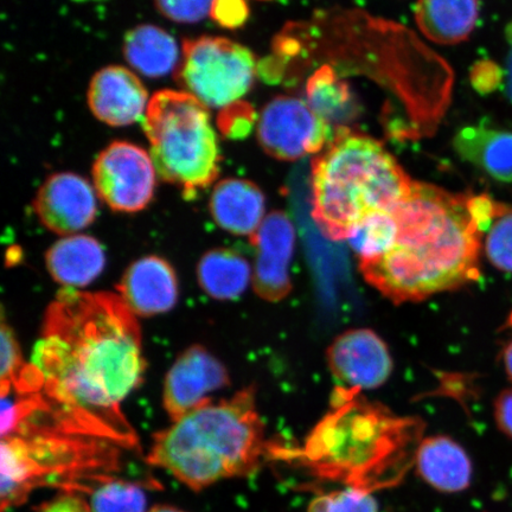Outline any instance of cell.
I'll list each match as a JSON object with an SVG mask.
<instances>
[{"instance_id":"obj_1","label":"cell","mask_w":512,"mask_h":512,"mask_svg":"<svg viewBox=\"0 0 512 512\" xmlns=\"http://www.w3.org/2000/svg\"><path fill=\"white\" fill-rule=\"evenodd\" d=\"M44 411L73 433L133 444L123 402L144 380L137 316L119 294L63 288L48 307L32 354Z\"/></svg>"},{"instance_id":"obj_2","label":"cell","mask_w":512,"mask_h":512,"mask_svg":"<svg viewBox=\"0 0 512 512\" xmlns=\"http://www.w3.org/2000/svg\"><path fill=\"white\" fill-rule=\"evenodd\" d=\"M392 213L399 228L394 246L379 259L360 262L363 277L384 297L395 304L421 302L479 279L484 233L470 213L469 196L414 182Z\"/></svg>"},{"instance_id":"obj_3","label":"cell","mask_w":512,"mask_h":512,"mask_svg":"<svg viewBox=\"0 0 512 512\" xmlns=\"http://www.w3.org/2000/svg\"><path fill=\"white\" fill-rule=\"evenodd\" d=\"M424 422L399 416L355 390L338 387L332 409L302 448H287L313 476L374 494L400 484L412 469Z\"/></svg>"},{"instance_id":"obj_4","label":"cell","mask_w":512,"mask_h":512,"mask_svg":"<svg viewBox=\"0 0 512 512\" xmlns=\"http://www.w3.org/2000/svg\"><path fill=\"white\" fill-rule=\"evenodd\" d=\"M280 450L266 439L251 387L172 422L153 438L147 462L201 491L224 479L253 475L266 460L279 459Z\"/></svg>"},{"instance_id":"obj_5","label":"cell","mask_w":512,"mask_h":512,"mask_svg":"<svg viewBox=\"0 0 512 512\" xmlns=\"http://www.w3.org/2000/svg\"><path fill=\"white\" fill-rule=\"evenodd\" d=\"M413 184L379 140L336 126L311 164L313 220L326 238L348 240L358 221L398 207Z\"/></svg>"},{"instance_id":"obj_6","label":"cell","mask_w":512,"mask_h":512,"mask_svg":"<svg viewBox=\"0 0 512 512\" xmlns=\"http://www.w3.org/2000/svg\"><path fill=\"white\" fill-rule=\"evenodd\" d=\"M157 175L192 200L220 175L221 150L209 108L184 91L153 94L143 120Z\"/></svg>"},{"instance_id":"obj_7","label":"cell","mask_w":512,"mask_h":512,"mask_svg":"<svg viewBox=\"0 0 512 512\" xmlns=\"http://www.w3.org/2000/svg\"><path fill=\"white\" fill-rule=\"evenodd\" d=\"M258 62L251 50L229 38L201 36L183 42L175 79L208 108L240 101L254 85Z\"/></svg>"},{"instance_id":"obj_8","label":"cell","mask_w":512,"mask_h":512,"mask_svg":"<svg viewBox=\"0 0 512 512\" xmlns=\"http://www.w3.org/2000/svg\"><path fill=\"white\" fill-rule=\"evenodd\" d=\"M157 176L149 153L128 142L108 145L93 165L99 197L119 213H138L149 206L155 196Z\"/></svg>"},{"instance_id":"obj_9","label":"cell","mask_w":512,"mask_h":512,"mask_svg":"<svg viewBox=\"0 0 512 512\" xmlns=\"http://www.w3.org/2000/svg\"><path fill=\"white\" fill-rule=\"evenodd\" d=\"M331 137L330 125L293 96L281 95L268 102L258 120L260 146L268 156L285 162L319 153Z\"/></svg>"},{"instance_id":"obj_10","label":"cell","mask_w":512,"mask_h":512,"mask_svg":"<svg viewBox=\"0 0 512 512\" xmlns=\"http://www.w3.org/2000/svg\"><path fill=\"white\" fill-rule=\"evenodd\" d=\"M224 364L202 345H192L177 358L165 377L163 406L172 422L211 401L210 395L228 387Z\"/></svg>"},{"instance_id":"obj_11","label":"cell","mask_w":512,"mask_h":512,"mask_svg":"<svg viewBox=\"0 0 512 512\" xmlns=\"http://www.w3.org/2000/svg\"><path fill=\"white\" fill-rule=\"evenodd\" d=\"M328 363L339 387L360 393L381 387L393 371L386 343L368 329L351 330L337 337L328 350Z\"/></svg>"},{"instance_id":"obj_12","label":"cell","mask_w":512,"mask_h":512,"mask_svg":"<svg viewBox=\"0 0 512 512\" xmlns=\"http://www.w3.org/2000/svg\"><path fill=\"white\" fill-rule=\"evenodd\" d=\"M34 209L50 232L72 236L95 221L98 201L86 178L73 172H59L41 185L34 200Z\"/></svg>"},{"instance_id":"obj_13","label":"cell","mask_w":512,"mask_h":512,"mask_svg":"<svg viewBox=\"0 0 512 512\" xmlns=\"http://www.w3.org/2000/svg\"><path fill=\"white\" fill-rule=\"evenodd\" d=\"M296 232L290 217L273 211L252 236L256 251L254 291L267 302H280L292 290L290 264Z\"/></svg>"},{"instance_id":"obj_14","label":"cell","mask_w":512,"mask_h":512,"mask_svg":"<svg viewBox=\"0 0 512 512\" xmlns=\"http://www.w3.org/2000/svg\"><path fill=\"white\" fill-rule=\"evenodd\" d=\"M87 102L94 117L113 127L130 126L145 117L149 93L132 70L108 66L89 83Z\"/></svg>"},{"instance_id":"obj_15","label":"cell","mask_w":512,"mask_h":512,"mask_svg":"<svg viewBox=\"0 0 512 512\" xmlns=\"http://www.w3.org/2000/svg\"><path fill=\"white\" fill-rule=\"evenodd\" d=\"M117 290L128 309L140 317L171 311L179 294L174 267L156 255L134 261L125 271Z\"/></svg>"},{"instance_id":"obj_16","label":"cell","mask_w":512,"mask_h":512,"mask_svg":"<svg viewBox=\"0 0 512 512\" xmlns=\"http://www.w3.org/2000/svg\"><path fill=\"white\" fill-rule=\"evenodd\" d=\"M209 211L221 229L238 236H252L265 220L264 192L251 181L227 178L211 192Z\"/></svg>"},{"instance_id":"obj_17","label":"cell","mask_w":512,"mask_h":512,"mask_svg":"<svg viewBox=\"0 0 512 512\" xmlns=\"http://www.w3.org/2000/svg\"><path fill=\"white\" fill-rule=\"evenodd\" d=\"M414 466L425 483L444 494H458L470 488L471 458L462 445L445 435L422 439Z\"/></svg>"},{"instance_id":"obj_18","label":"cell","mask_w":512,"mask_h":512,"mask_svg":"<svg viewBox=\"0 0 512 512\" xmlns=\"http://www.w3.org/2000/svg\"><path fill=\"white\" fill-rule=\"evenodd\" d=\"M46 264L56 283L66 288H79L92 284L105 270L106 255L92 236L72 235L49 248Z\"/></svg>"},{"instance_id":"obj_19","label":"cell","mask_w":512,"mask_h":512,"mask_svg":"<svg viewBox=\"0 0 512 512\" xmlns=\"http://www.w3.org/2000/svg\"><path fill=\"white\" fill-rule=\"evenodd\" d=\"M453 145L465 162L476 165L498 182L512 184V132L484 125L464 127Z\"/></svg>"},{"instance_id":"obj_20","label":"cell","mask_w":512,"mask_h":512,"mask_svg":"<svg viewBox=\"0 0 512 512\" xmlns=\"http://www.w3.org/2000/svg\"><path fill=\"white\" fill-rule=\"evenodd\" d=\"M478 0H419L416 24L428 40L457 44L469 38L476 27Z\"/></svg>"},{"instance_id":"obj_21","label":"cell","mask_w":512,"mask_h":512,"mask_svg":"<svg viewBox=\"0 0 512 512\" xmlns=\"http://www.w3.org/2000/svg\"><path fill=\"white\" fill-rule=\"evenodd\" d=\"M125 60L147 78H163L177 69L181 54L174 37L152 24H142L124 38Z\"/></svg>"},{"instance_id":"obj_22","label":"cell","mask_w":512,"mask_h":512,"mask_svg":"<svg viewBox=\"0 0 512 512\" xmlns=\"http://www.w3.org/2000/svg\"><path fill=\"white\" fill-rule=\"evenodd\" d=\"M307 101L326 123L345 126L361 115V104L348 82L336 70L324 64L306 85Z\"/></svg>"},{"instance_id":"obj_23","label":"cell","mask_w":512,"mask_h":512,"mask_svg":"<svg viewBox=\"0 0 512 512\" xmlns=\"http://www.w3.org/2000/svg\"><path fill=\"white\" fill-rule=\"evenodd\" d=\"M197 279L207 296L216 300H234L247 290L252 270L239 253L228 248H215L198 262Z\"/></svg>"},{"instance_id":"obj_24","label":"cell","mask_w":512,"mask_h":512,"mask_svg":"<svg viewBox=\"0 0 512 512\" xmlns=\"http://www.w3.org/2000/svg\"><path fill=\"white\" fill-rule=\"evenodd\" d=\"M42 387L40 370L32 363H25L14 331L3 319L2 375H0L2 398L11 394L12 390H15L19 396L40 394Z\"/></svg>"},{"instance_id":"obj_25","label":"cell","mask_w":512,"mask_h":512,"mask_svg":"<svg viewBox=\"0 0 512 512\" xmlns=\"http://www.w3.org/2000/svg\"><path fill=\"white\" fill-rule=\"evenodd\" d=\"M398 230L392 211H376L355 224L348 241L361 262L373 261L394 246Z\"/></svg>"},{"instance_id":"obj_26","label":"cell","mask_w":512,"mask_h":512,"mask_svg":"<svg viewBox=\"0 0 512 512\" xmlns=\"http://www.w3.org/2000/svg\"><path fill=\"white\" fill-rule=\"evenodd\" d=\"M88 505L92 512H146V496L137 484L114 479L96 486Z\"/></svg>"},{"instance_id":"obj_27","label":"cell","mask_w":512,"mask_h":512,"mask_svg":"<svg viewBox=\"0 0 512 512\" xmlns=\"http://www.w3.org/2000/svg\"><path fill=\"white\" fill-rule=\"evenodd\" d=\"M484 251L492 266L512 273V210L502 206L498 216L486 230Z\"/></svg>"},{"instance_id":"obj_28","label":"cell","mask_w":512,"mask_h":512,"mask_svg":"<svg viewBox=\"0 0 512 512\" xmlns=\"http://www.w3.org/2000/svg\"><path fill=\"white\" fill-rule=\"evenodd\" d=\"M307 512H379V504L370 492L345 486L313 499Z\"/></svg>"},{"instance_id":"obj_29","label":"cell","mask_w":512,"mask_h":512,"mask_svg":"<svg viewBox=\"0 0 512 512\" xmlns=\"http://www.w3.org/2000/svg\"><path fill=\"white\" fill-rule=\"evenodd\" d=\"M258 115L254 107L245 101H236L223 107L217 125L224 137L229 139H245L253 131Z\"/></svg>"},{"instance_id":"obj_30","label":"cell","mask_w":512,"mask_h":512,"mask_svg":"<svg viewBox=\"0 0 512 512\" xmlns=\"http://www.w3.org/2000/svg\"><path fill=\"white\" fill-rule=\"evenodd\" d=\"M159 14L172 22L192 24L210 15L214 0H153Z\"/></svg>"},{"instance_id":"obj_31","label":"cell","mask_w":512,"mask_h":512,"mask_svg":"<svg viewBox=\"0 0 512 512\" xmlns=\"http://www.w3.org/2000/svg\"><path fill=\"white\" fill-rule=\"evenodd\" d=\"M209 16L224 29H239L247 22L249 6L247 0H214Z\"/></svg>"},{"instance_id":"obj_32","label":"cell","mask_w":512,"mask_h":512,"mask_svg":"<svg viewBox=\"0 0 512 512\" xmlns=\"http://www.w3.org/2000/svg\"><path fill=\"white\" fill-rule=\"evenodd\" d=\"M494 416L498 430L512 440V388L503 390L497 396Z\"/></svg>"},{"instance_id":"obj_33","label":"cell","mask_w":512,"mask_h":512,"mask_svg":"<svg viewBox=\"0 0 512 512\" xmlns=\"http://www.w3.org/2000/svg\"><path fill=\"white\" fill-rule=\"evenodd\" d=\"M471 79L477 91L488 93L497 85V68L490 62L478 63L472 70Z\"/></svg>"},{"instance_id":"obj_34","label":"cell","mask_w":512,"mask_h":512,"mask_svg":"<svg viewBox=\"0 0 512 512\" xmlns=\"http://www.w3.org/2000/svg\"><path fill=\"white\" fill-rule=\"evenodd\" d=\"M37 512H92L88 503L74 495H64L42 505Z\"/></svg>"},{"instance_id":"obj_35","label":"cell","mask_w":512,"mask_h":512,"mask_svg":"<svg viewBox=\"0 0 512 512\" xmlns=\"http://www.w3.org/2000/svg\"><path fill=\"white\" fill-rule=\"evenodd\" d=\"M502 358L505 373H507L509 379L512 381V339L507 345H505L502 352Z\"/></svg>"},{"instance_id":"obj_36","label":"cell","mask_w":512,"mask_h":512,"mask_svg":"<svg viewBox=\"0 0 512 512\" xmlns=\"http://www.w3.org/2000/svg\"><path fill=\"white\" fill-rule=\"evenodd\" d=\"M149 512H184L175 507H169V505H158Z\"/></svg>"},{"instance_id":"obj_37","label":"cell","mask_w":512,"mask_h":512,"mask_svg":"<svg viewBox=\"0 0 512 512\" xmlns=\"http://www.w3.org/2000/svg\"><path fill=\"white\" fill-rule=\"evenodd\" d=\"M509 94L510 98L512 99V55L509 62Z\"/></svg>"},{"instance_id":"obj_38","label":"cell","mask_w":512,"mask_h":512,"mask_svg":"<svg viewBox=\"0 0 512 512\" xmlns=\"http://www.w3.org/2000/svg\"><path fill=\"white\" fill-rule=\"evenodd\" d=\"M507 325L509 326V328H512V312L510 313V316L508 318Z\"/></svg>"}]
</instances>
